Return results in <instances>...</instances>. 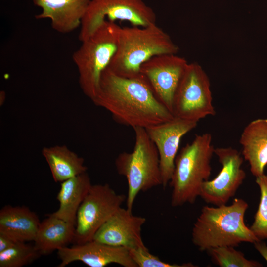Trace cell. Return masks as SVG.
Instances as JSON below:
<instances>
[{
    "instance_id": "22",
    "label": "cell",
    "mask_w": 267,
    "mask_h": 267,
    "mask_svg": "<svg viewBox=\"0 0 267 267\" xmlns=\"http://www.w3.org/2000/svg\"><path fill=\"white\" fill-rule=\"evenodd\" d=\"M213 262L220 267H260L262 264L258 261L248 260L243 253L234 247L222 246L208 250Z\"/></svg>"
},
{
    "instance_id": "19",
    "label": "cell",
    "mask_w": 267,
    "mask_h": 267,
    "mask_svg": "<svg viewBox=\"0 0 267 267\" xmlns=\"http://www.w3.org/2000/svg\"><path fill=\"white\" fill-rule=\"evenodd\" d=\"M91 185L87 172L61 182L57 196L59 207L51 214L76 226L78 209Z\"/></svg>"
},
{
    "instance_id": "20",
    "label": "cell",
    "mask_w": 267,
    "mask_h": 267,
    "mask_svg": "<svg viewBox=\"0 0 267 267\" xmlns=\"http://www.w3.org/2000/svg\"><path fill=\"white\" fill-rule=\"evenodd\" d=\"M42 153L55 182H62L87 172L84 160L65 145L45 147Z\"/></svg>"
},
{
    "instance_id": "24",
    "label": "cell",
    "mask_w": 267,
    "mask_h": 267,
    "mask_svg": "<svg viewBox=\"0 0 267 267\" xmlns=\"http://www.w3.org/2000/svg\"><path fill=\"white\" fill-rule=\"evenodd\" d=\"M130 256L137 267H194L191 263L182 264H170L161 260L158 257L150 253L149 249L144 248L129 249Z\"/></svg>"
},
{
    "instance_id": "9",
    "label": "cell",
    "mask_w": 267,
    "mask_h": 267,
    "mask_svg": "<svg viewBox=\"0 0 267 267\" xmlns=\"http://www.w3.org/2000/svg\"><path fill=\"white\" fill-rule=\"evenodd\" d=\"M126 198L108 184L92 185L78 209L72 243L93 240L96 232L121 207Z\"/></svg>"
},
{
    "instance_id": "1",
    "label": "cell",
    "mask_w": 267,
    "mask_h": 267,
    "mask_svg": "<svg viewBox=\"0 0 267 267\" xmlns=\"http://www.w3.org/2000/svg\"><path fill=\"white\" fill-rule=\"evenodd\" d=\"M92 101L109 111L116 122L133 129H147L175 117L156 97L141 74L126 78L107 68Z\"/></svg>"
},
{
    "instance_id": "6",
    "label": "cell",
    "mask_w": 267,
    "mask_h": 267,
    "mask_svg": "<svg viewBox=\"0 0 267 267\" xmlns=\"http://www.w3.org/2000/svg\"><path fill=\"white\" fill-rule=\"evenodd\" d=\"M118 25L105 21L87 40L81 42L72 59L79 73L83 93L91 100L98 91L101 75L117 49Z\"/></svg>"
},
{
    "instance_id": "13",
    "label": "cell",
    "mask_w": 267,
    "mask_h": 267,
    "mask_svg": "<svg viewBox=\"0 0 267 267\" xmlns=\"http://www.w3.org/2000/svg\"><path fill=\"white\" fill-rule=\"evenodd\" d=\"M60 260L58 267H64L75 261H80L89 267H104L115 263L124 267H137L129 250L124 247L114 246L94 240L57 250Z\"/></svg>"
},
{
    "instance_id": "2",
    "label": "cell",
    "mask_w": 267,
    "mask_h": 267,
    "mask_svg": "<svg viewBox=\"0 0 267 267\" xmlns=\"http://www.w3.org/2000/svg\"><path fill=\"white\" fill-rule=\"evenodd\" d=\"M248 203L235 198L231 204L204 206L192 230V241L201 251L260 241L245 224Z\"/></svg>"
},
{
    "instance_id": "25",
    "label": "cell",
    "mask_w": 267,
    "mask_h": 267,
    "mask_svg": "<svg viewBox=\"0 0 267 267\" xmlns=\"http://www.w3.org/2000/svg\"><path fill=\"white\" fill-rule=\"evenodd\" d=\"M18 241L11 237L0 233V252L5 251L14 246Z\"/></svg>"
},
{
    "instance_id": "14",
    "label": "cell",
    "mask_w": 267,
    "mask_h": 267,
    "mask_svg": "<svg viewBox=\"0 0 267 267\" xmlns=\"http://www.w3.org/2000/svg\"><path fill=\"white\" fill-rule=\"evenodd\" d=\"M146 218L134 215L120 207L98 230L93 240L109 245L129 249L146 247L141 229Z\"/></svg>"
},
{
    "instance_id": "5",
    "label": "cell",
    "mask_w": 267,
    "mask_h": 267,
    "mask_svg": "<svg viewBox=\"0 0 267 267\" xmlns=\"http://www.w3.org/2000/svg\"><path fill=\"white\" fill-rule=\"evenodd\" d=\"M134 130L133 151L119 154L115 162L118 173L127 180L126 208L131 211L139 192L162 185L159 156L155 144L145 129L136 127Z\"/></svg>"
},
{
    "instance_id": "15",
    "label": "cell",
    "mask_w": 267,
    "mask_h": 267,
    "mask_svg": "<svg viewBox=\"0 0 267 267\" xmlns=\"http://www.w3.org/2000/svg\"><path fill=\"white\" fill-rule=\"evenodd\" d=\"M42 9L37 19H50L52 28L62 34L70 33L81 26L90 0H32Z\"/></svg>"
},
{
    "instance_id": "8",
    "label": "cell",
    "mask_w": 267,
    "mask_h": 267,
    "mask_svg": "<svg viewBox=\"0 0 267 267\" xmlns=\"http://www.w3.org/2000/svg\"><path fill=\"white\" fill-rule=\"evenodd\" d=\"M212 101L210 82L206 73L198 63H189L174 96L173 115L198 122L215 114Z\"/></svg>"
},
{
    "instance_id": "7",
    "label": "cell",
    "mask_w": 267,
    "mask_h": 267,
    "mask_svg": "<svg viewBox=\"0 0 267 267\" xmlns=\"http://www.w3.org/2000/svg\"><path fill=\"white\" fill-rule=\"evenodd\" d=\"M156 15L143 0H90L82 20L78 38H89L106 20L130 22L133 26L156 24Z\"/></svg>"
},
{
    "instance_id": "10",
    "label": "cell",
    "mask_w": 267,
    "mask_h": 267,
    "mask_svg": "<svg viewBox=\"0 0 267 267\" xmlns=\"http://www.w3.org/2000/svg\"><path fill=\"white\" fill-rule=\"evenodd\" d=\"M214 154L222 169L214 179L203 183L199 197L207 203L220 206L226 204L235 195L245 179L246 173L242 168L244 158L236 149L218 147Z\"/></svg>"
},
{
    "instance_id": "11",
    "label": "cell",
    "mask_w": 267,
    "mask_h": 267,
    "mask_svg": "<svg viewBox=\"0 0 267 267\" xmlns=\"http://www.w3.org/2000/svg\"><path fill=\"white\" fill-rule=\"evenodd\" d=\"M188 64L176 54H165L152 57L140 67V73L156 97L172 113L175 91Z\"/></svg>"
},
{
    "instance_id": "4",
    "label": "cell",
    "mask_w": 267,
    "mask_h": 267,
    "mask_svg": "<svg viewBox=\"0 0 267 267\" xmlns=\"http://www.w3.org/2000/svg\"><path fill=\"white\" fill-rule=\"evenodd\" d=\"M212 141L210 133L197 135L177 154L169 182L172 207L193 204L200 196L202 184L211 174V161L215 150Z\"/></svg>"
},
{
    "instance_id": "16",
    "label": "cell",
    "mask_w": 267,
    "mask_h": 267,
    "mask_svg": "<svg viewBox=\"0 0 267 267\" xmlns=\"http://www.w3.org/2000/svg\"><path fill=\"white\" fill-rule=\"evenodd\" d=\"M239 142L252 174L255 177L264 174L267 165V119L250 122L244 129Z\"/></svg>"
},
{
    "instance_id": "23",
    "label": "cell",
    "mask_w": 267,
    "mask_h": 267,
    "mask_svg": "<svg viewBox=\"0 0 267 267\" xmlns=\"http://www.w3.org/2000/svg\"><path fill=\"white\" fill-rule=\"evenodd\" d=\"M255 182L260 191V199L254 222L250 227L254 234L260 240L267 236V175L256 177Z\"/></svg>"
},
{
    "instance_id": "17",
    "label": "cell",
    "mask_w": 267,
    "mask_h": 267,
    "mask_svg": "<svg viewBox=\"0 0 267 267\" xmlns=\"http://www.w3.org/2000/svg\"><path fill=\"white\" fill-rule=\"evenodd\" d=\"M40 222L36 213L25 206L5 205L0 210V233L18 242L33 241Z\"/></svg>"
},
{
    "instance_id": "3",
    "label": "cell",
    "mask_w": 267,
    "mask_h": 267,
    "mask_svg": "<svg viewBox=\"0 0 267 267\" xmlns=\"http://www.w3.org/2000/svg\"><path fill=\"white\" fill-rule=\"evenodd\" d=\"M117 33V49L108 68L122 77L137 76L141 65L150 58L177 54L179 50L169 35L156 24L146 27L118 25Z\"/></svg>"
},
{
    "instance_id": "26",
    "label": "cell",
    "mask_w": 267,
    "mask_h": 267,
    "mask_svg": "<svg viewBox=\"0 0 267 267\" xmlns=\"http://www.w3.org/2000/svg\"></svg>"
},
{
    "instance_id": "12",
    "label": "cell",
    "mask_w": 267,
    "mask_h": 267,
    "mask_svg": "<svg viewBox=\"0 0 267 267\" xmlns=\"http://www.w3.org/2000/svg\"><path fill=\"white\" fill-rule=\"evenodd\" d=\"M197 123L175 117L170 121L145 129L158 152L164 189L172 178L181 138L194 129Z\"/></svg>"
},
{
    "instance_id": "21",
    "label": "cell",
    "mask_w": 267,
    "mask_h": 267,
    "mask_svg": "<svg viewBox=\"0 0 267 267\" xmlns=\"http://www.w3.org/2000/svg\"><path fill=\"white\" fill-rule=\"evenodd\" d=\"M41 256L34 245L18 242L12 247L0 252V267H21Z\"/></svg>"
},
{
    "instance_id": "18",
    "label": "cell",
    "mask_w": 267,
    "mask_h": 267,
    "mask_svg": "<svg viewBox=\"0 0 267 267\" xmlns=\"http://www.w3.org/2000/svg\"><path fill=\"white\" fill-rule=\"evenodd\" d=\"M39 225L34 246L41 255L51 254L72 243L75 225L48 214Z\"/></svg>"
}]
</instances>
